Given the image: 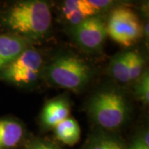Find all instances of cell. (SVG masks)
<instances>
[{"label": "cell", "instance_id": "cell-1", "mask_svg": "<svg viewBox=\"0 0 149 149\" xmlns=\"http://www.w3.org/2000/svg\"><path fill=\"white\" fill-rule=\"evenodd\" d=\"M0 24L16 35L39 38L52 24V13L46 2H18L0 13Z\"/></svg>", "mask_w": 149, "mask_h": 149}, {"label": "cell", "instance_id": "cell-2", "mask_svg": "<svg viewBox=\"0 0 149 149\" xmlns=\"http://www.w3.org/2000/svg\"><path fill=\"white\" fill-rule=\"evenodd\" d=\"M88 110L93 120L100 127L113 129L120 127L128 116V104L116 91H102L93 96Z\"/></svg>", "mask_w": 149, "mask_h": 149}, {"label": "cell", "instance_id": "cell-3", "mask_svg": "<svg viewBox=\"0 0 149 149\" xmlns=\"http://www.w3.org/2000/svg\"><path fill=\"white\" fill-rule=\"evenodd\" d=\"M48 80L53 85L74 91L85 86L91 78V69L81 59L64 55L54 60L47 70Z\"/></svg>", "mask_w": 149, "mask_h": 149}, {"label": "cell", "instance_id": "cell-4", "mask_svg": "<svg viewBox=\"0 0 149 149\" xmlns=\"http://www.w3.org/2000/svg\"><path fill=\"white\" fill-rule=\"evenodd\" d=\"M42 65L41 54L27 47L0 71V79L17 86L31 85L38 79Z\"/></svg>", "mask_w": 149, "mask_h": 149}, {"label": "cell", "instance_id": "cell-5", "mask_svg": "<svg viewBox=\"0 0 149 149\" xmlns=\"http://www.w3.org/2000/svg\"><path fill=\"white\" fill-rule=\"evenodd\" d=\"M106 27L107 34L112 40L125 47L137 42L143 31L139 17L126 7L113 10Z\"/></svg>", "mask_w": 149, "mask_h": 149}, {"label": "cell", "instance_id": "cell-6", "mask_svg": "<svg viewBox=\"0 0 149 149\" xmlns=\"http://www.w3.org/2000/svg\"><path fill=\"white\" fill-rule=\"evenodd\" d=\"M107 35V27L104 22L95 17L80 22L73 29V37L75 42L88 51L100 49Z\"/></svg>", "mask_w": 149, "mask_h": 149}, {"label": "cell", "instance_id": "cell-7", "mask_svg": "<svg viewBox=\"0 0 149 149\" xmlns=\"http://www.w3.org/2000/svg\"><path fill=\"white\" fill-rule=\"evenodd\" d=\"M27 41L16 34H0V71L27 48Z\"/></svg>", "mask_w": 149, "mask_h": 149}, {"label": "cell", "instance_id": "cell-8", "mask_svg": "<svg viewBox=\"0 0 149 149\" xmlns=\"http://www.w3.org/2000/svg\"><path fill=\"white\" fill-rule=\"evenodd\" d=\"M62 13L66 21L76 26L99 13L91 0H67L62 6Z\"/></svg>", "mask_w": 149, "mask_h": 149}, {"label": "cell", "instance_id": "cell-9", "mask_svg": "<svg viewBox=\"0 0 149 149\" xmlns=\"http://www.w3.org/2000/svg\"><path fill=\"white\" fill-rule=\"evenodd\" d=\"M24 135L20 123L13 118H0V149H14Z\"/></svg>", "mask_w": 149, "mask_h": 149}, {"label": "cell", "instance_id": "cell-10", "mask_svg": "<svg viewBox=\"0 0 149 149\" xmlns=\"http://www.w3.org/2000/svg\"><path fill=\"white\" fill-rule=\"evenodd\" d=\"M70 106L64 99H56L47 102L43 108L41 119L48 128H55L69 117Z\"/></svg>", "mask_w": 149, "mask_h": 149}, {"label": "cell", "instance_id": "cell-11", "mask_svg": "<svg viewBox=\"0 0 149 149\" xmlns=\"http://www.w3.org/2000/svg\"><path fill=\"white\" fill-rule=\"evenodd\" d=\"M54 129L56 139L65 145L74 146L80 140V126L74 118H67L57 124Z\"/></svg>", "mask_w": 149, "mask_h": 149}, {"label": "cell", "instance_id": "cell-12", "mask_svg": "<svg viewBox=\"0 0 149 149\" xmlns=\"http://www.w3.org/2000/svg\"><path fill=\"white\" fill-rule=\"evenodd\" d=\"M109 71L115 80L121 83L130 82L128 70V52L118 54L114 56L110 61Z\"/></svg>", "mask_w": 149, "mask_h": 149}, {"label": "cell", "instance_id": "cell-13", "mask_svg": "<svg viewBox=\"0 0 149 149\" xmlns=\"http://www.w3.org/2000/svg\"><path fill=\"white\" fill-rule=\"evenodd\" d=\"M85 149H125L123 143L116 138L104 133L94 135Z\"/></svg>", "mask_w": 149, "mask_h": 149}, {"label": "cell", "instance_id": "cell-14", "mask_svg": "<svg viewBox=\"0 0 149 149\" xmlns=\"http://www.w3.org/2000/svg\"><path fill=\"white\" fill-rule=\"evenodd\" d=\"M128 54L130 81L137 80L143 74L144 60L143 56L137 52H128Z\"/></svg>", "mask_w": 149, "mask_h": 149}, {"label": "cell", "instance_id": "cell-15", "mask_svg": "<svg viewBox=\"0 0 149 149\" xmlns=\"http://www.w3.org/2000/svg\"><path fill=\"white\" fill-rule=\"evenodd\" d=\"M135 85V95L144 104H148L149 101V76L148 71H144L138 79Z\"/></svg>", "mask_w": 149, "mask_h": 149}, {"label": "cell", "instance_id": "cell-16", "mask_svg": "<svg viewBox=\"0 0 149 149\" xmlns=\"http://www.w3.org/2000/svg\"><path fill=\"white\" fill-rule=\"evenodd\" d=\"M24 149H59L54 144L43 140H34L30 142Z\"/></svg>", "mask_w": 149, "mask_h": 149}, {"label": "cell", "instance_id": "cell-17", "mask_svg": "<svg viewBox=\"0 0 149 149\" xmlns=\"http://www.w3.org/2000/svg\"><path fill=\"white\" fill-rule=\"evenodd\" d=\"M128 149H149V147L146 146L142 139H138L134 141L133 143L129 146Z\"/></svg>", "mask_w": 149, "mask_h": 149}]
</instances>
